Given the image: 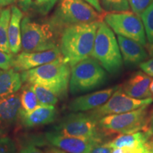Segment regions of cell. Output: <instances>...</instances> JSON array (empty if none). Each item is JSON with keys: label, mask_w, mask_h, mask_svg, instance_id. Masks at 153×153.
<instances>
[{"label": "cell", "mask_w": 153, "mask_h": 153, "mask_svg": "<svg viewBox=\"0 0 153 153\" xmlns=\"http://www.w3.org/2000/svg\"><path fill=\"white\" fill-rule=\"evenodd\" d=\"M24 18V12L18 6L13 5L11 7V19L9 24L8 37L11 52L17 55L22 49V22Z\"/></svg>", "instance_id": "ac0fdd59"}, {"label": "cell", "mask_w": 153, "mask_h": 153, "mask_svg": "<svg viewBox=\"0 0 153 153\" xmlns=\"http://www.w3.org/2000/svg\"><path fill=\"white\" fill-rule=\"evenodd\" d=\"M153 99H137L126 94L119 87L111 98L102 106L95 108L89 113L97 120L109 115L120 114L136 110L143 106H148L152 104Z\"/></svg>", "instance_id": "30bf717a"}, {"label": "cell", "mask_w": 153, "mask_h": 153, "mask_svg": "<svg viewBox=\"0 0 153 153\" xmlns=\"http://www.w3.org/2000/svg\"><path fill=\"white\" fill-rule=\"evenodd\" d=\"M70 75L71 67L63 56L21 73L23 83L41 85L54 92L58 98L67 94Z\"/></svg>", "instance_id": "7a4b0ae2"}, {"label": "cell", "mask_w": 153, "mask_h": 153, "mask_svg": "<svg viewBox=\"0 0 153 153\" xmlns=\"http://www.w3.org/2000/svg\"><path fill=\"white\" fill-rule=\"evenodd\" d=\"M29 86L36 94L41 105L55 106L57 104L59 100L58 97L52 91L41 85H29Z\"/></svg>", "instance_id": "cb8c5ba5"}, {"label": "cell", "mask_w": 153, "mask_h": 153, "mask_svg": "<svg viewBox=\"0 0 153 153\" xmlns=\"http://www.w3.org/2000/svg\"><path fill=\"white\" fill-rule=\"evenodd\" d=\"M54 131L68 136L82 138L103 137L99 120L89 113L74 112L65 115L55 126Z\"/></svg>", "instance_id": "ba28073f"}, {"label": "cell", "mask_w": 153, "mask_h": 153, "mask_svg": "<svg viewBox=\"0 0 153 153\" xmlns=\"http://www.w3.org/2000/svg\"><path fill=\"white\" fill-rule=\"evenodd\" d=\"M150 130L151 131H152V133H153V115L152 116V118H151V124H150Z\"/></svg>", "instance_id": "f35d334b"}, {"label": "cell", "mask_w": 153, "mask_h": 153, "mask_svg": "<svg viewBox=\"0 0 153 153\" xmlns=\"http://www.w3.org/2000/svg\"><path fill=\"white\" fill-rule=\"evenodd\" d=\"M107 79L105 69L89 57L71 68L69 89L72 94L91 91L104 85Z\"/></svg>", "instance_id": "8992f818"}, {"label": "cell", "mask_w": 153, "mask_h": 153, "mask_svg": "<svg viewBox=\"0 0 153 153\" xmlns=\"http://www.w3.org/2000/svg\"><path fill=\"white\" fill-rule=\"evenodd\" d=\"M22 83L21 74L14 69L0 70V100L18 92Z\"/></svg>", "instance_id": "d6986e66"}, {"label": "cell", "mask_w": 153, "mask_h": 153, "mask_svg": "<svg viewBox=\"0 0 153 153\" xmlns=\"http://www.w3.org/2000/svg\"><path fill=\"white\" fill-rule=\"evenodd\" d=\"M101 14L84 0H58L49 22L60 35L65 28L77 24L103 22Z\"/></svg>", "instance_id": "3957f363"}, {"label": "cell", "mask_w": 153, "mask_h": 153, "mask_svg": "<svg viewBox=\"0 0 153 153\" xmlns=\"http://www.w3.org/2000/svg\"><path fill=\"white\" fill-rule=\"evenodd\" d=\"M147 106L120 114L106 116L99 120V126L105 135L132 134L141 130L148 131Z\"/></svg>", "instance_id": "52a82bcc"}, {"label": "cell", "mask_w": 153, "mask_h": 153, "mask_svg": "<svg viewBox=\"0 0 153 153\" xmlns=\"http://www.w3.org/2000/svg\"><path fill=\"white\" fill-rule=\"evenodd\" d=\"M45 142L67 153H89L96 145L102 143V137L82 138L63 135L53 131L44 134Z\"/></svg>", "instance_id": "8fae6325"}, {"label": "cell", "mask_w": 153, "mask_h": 153, "mask_svg": "<svg viewBox=\"0 0 153 153\" xmlns=\"http://www.w3.org/2000/svg\"><path fill=\"white\" fill-rule=\"evenodd\" d=\"M57 116V110L55 106L40 105L30 112L21 111L19 122L26 128H31L51 123Z\"/></svg>", "instance_id": "9a60e30c"}, {"label": "cell", "mask_w": 153, "mask_h": 153, "mask_svg": "<svg viewBox=\"0 0 153 153\" xmlns=\"http://www.w3.org/2000/svg\"><path fill=\"white\" fill-rule=\"evenodd\" d=\"M152 79L145 72L138 71L134 73L123 85V92L132 98L145 99L151 97L150 85Z\"/></svg>", "instance_id": "2e32d148"}, {"label": "cell", "mask_w": 153, "mask_h": 153, "mask_svg": "<svg viewBox=\"0 0 153 153\" xmlns=\"http://www.w3.org/2000/svg\"><path fill=\"white\" fill-rule=\"evenodd\" d=\"M128 2L132 11L140 16L143 11L153 2V0H128Z\"/></svg>", "instance_id": "f1b7e54d"}, {"label": "cell", "mask_w": 153, "mask_h": 153, "mask_svg": "<svg viewBox=\"0 0 153 153\" xmlns=\"http://www.w3.org/2000/svg\"><path fill=\"white\" fill-rule=\"evenodd\" d=\"M151 153H153V151H152V152H151Z\"/></svg>", "instance_id": "60d3db41"}, {"label": "cell", "mask_w": 153, "mask_h": 153, "mask_svg": "<svg viewBox=\"0 0 153 153\" xmlns=\"http://www.w3.org/2000/svg\"><path fill=\"white\" fill-rule=\"evenodd\" d=\"M150 93H151V97H152V99H153V79L152 80V82H151V83H150Z\"/></svg>", "instance_id": "74e56055"}, {"label": "cell", "mask_w": 153, "mask_h": 153, "mask_svg": "<svg viewBox=\"0 0 153 153\" xmlns=\"http://www.w3.org/2000/svg\"><path fill=\"white\" fill-rule=\"evenodd\" d=\"M153 151V136L146 143L128 148L113 150L111 153H151Z\"/></svg>", "instance_id": "4316f807"}, {"label": "cell", "mask_w": 153, "mask_h": 153, "mask_svg": "<svg viewBox=\"0 0 153 153\" xmlns=\"http://www.w3.org/2000/svg\"><path fill=\"white\" fill-rule=\"evenodd\" d=\"M59 34L49 21L39 22L28 16L22 22V44L24 52H42L58 48Z\"/></svg>", "instance_id": "277c9868"}, {"label": "cell", "mask_w": 153, "mask_h": 153, "mask_svg": "<svg viewBox=\"0 0 153 153\" xmlns=\"http://www.w3.org/2000/svg\"><path fill=\"white\" fill-rule=\"evenodd\" d=\"M11 19V8L7 7L1 10L0 15V51L12 54L9 43L8 29Z\"/></svg>", "instance_id": "7402d4cb"}, {"label": "cell", "mask_w": 153, "mask_h": 153, "mask_svg": "<svg viewBox=\"0 0 153 153\" xmlns=\"http://www.w3.org/2000/svg\"><path fill=\"white\" fill-rule=\"evenodd\" d=\"M20 100L22 109L24 112H30L40 106L36 94L28 84H26L20 92Z\"/></svg>", "instance_id": "603a6c76"}, {"label": "cell", "mask_w": 153, "mask_h": 153, "mask_svg": "<svg viewBox=\"0 0 153 153\" xmlns=\"http://www.w3.org/2000/svg\"><path fill=\"white\" fill-rule=\"evenodd\" d=\"M102 9L106 13L129 11L128 0H100Z\"/></svg>", "instance_id": "d4e9b609"}, {"label": "cell", "mask_w": 153, "mask_h": 153, "mask_svg": "<svg viewBox=\"0 0 153 153\" xmlns=\"http://www.w3.org/2000/svg\"><path fill=\"white\" fill-rule=\"evenodd\" d=\"M153 136V133L150 129L144 132H137L132 134H123L115 137L110 142L107 143L108 146L113 150L118 148H128L141 143H146Z\"/></svg>", "instance_id": "ffe728a7"}, {"label": "cell", "mask_w": 153, "mask_h": 153, "mask_svg": "<svg viewBox=\"0 0 153 153\" xmlns=\"http://www.w3.org/2000/svg\"><path fill=\"white\" fill-rule=\"evenodd\" d=\"M148 51L151 56L153 57V44H150V46L148 47Z\"/></svg>", "instance_id": "8d00e7d4"}, {"label": "cell", "mask_w": 153, "mask_h": 153, "mask_svg": "<svg viewBox=\"0 0 153 153\" xmlns=\"http://www.w3.org/2000/svg\"><path fill=\"white\" fill-rule=\"evenodd\" d=\"M147 39L150 44H153V2L141 14Z\"/></svg>", "instance_id": "484cf974"}, {"label": "cell", "mask_w": 153, "mask_h": 153, "mask_svg": "<svg viewBox=\"0 0 153 153\" xmlns=\"http://www.w3.org/2000/svg\"><path fill=\"white\" fill-rule=\"evenodd\" d=\"M45 152L46 153H67L65 152H64L63 150H61L60 149L55 148V147H48L45 149Z\"/></svg>", "instance_id": "e575fe53"}, {"label": "cell", "mask_w": 153, "mask_h": 153, "mask_svg": "<svg viewBox=\"0 0 153 153\" xmlns=\"http://www.w3.org/2000/svg\"><path fill=\"white\" fill-rule=\"evenodd\" d=\"M86 2L89 4L91 7H93L96 10H97L99 14H105L106 12L104 11V9H102V7H101L100 0H84Z\"/></svg>", "instance_id": "836d02e7"}, {"label": "cell", "mask_w": 153, "mask_h": 153, "mask_svg": "<svg viewBox=\"0 0 153 153\" xmlns=\"http://www.w3.org/2000/svg\"><path fill=\"white\" fill-rule=\"evenodd\" d=\"M62 56L59 48L42 52H24L14 55L12 68L17 72H24L50 63Z\"/></svg>", "instance_id": "7c38bea8"}, {"label": "cell", "mask_w": 153, "mask_h": 153, "mask_svg": "<svg viewBox=\"0 0 153 153\" xmlns=\"http://www.w3.org/2000/svg\"><path fill=\"white\" fill-rule=\"evenodd\" d=\"M99 23L74 25L62 31L58 48L71 68L91 56Z\"/></svg>", "instance_id": "6da1fadb"}, {"label": "cell", "mask_w": 153, "mask_h": 153, "mask_svg": "<svg viewBox=\"0 0 153 153\" xmlns=\"http://www.w3.org/2000/svg\"><path fill=\"white\" fill-rule=\"evenodd\" d=\"M0 153H18L14 141L9 137H0Z\"/></svg>", "instance_id": "f546056e"}, {"label": "cell", "mask_w": 153, "mask_h": 153, "mask_svg": "<svg viewBox=\"0 0 153 153\" xmlns=\"http://www.w3.org/2000/svg\"><path fill=\"white\" fill-rule=\"evenodd\" d=\"M57 1L58 0H18L17 4L25 14L46 16Z\"/></svg>", "instance_id": "44dd1931"}, {"label": "cell", "mask_w": 153, "mask_h": 153, "mask_svg": "<svg viewBox=\"0 0 153 153\" xmlns=\"http://www.w3.org/2000/svg\"><path fill=\"white\" fill-rule=\"evenodd\" d=\"M16 0H0V7H5L13 4Z\"/></svg>", "instance_id": "d590c367"}, {"label": "cell", "mask_w": 153, "mask_h": 153, "mask_svg": "<svg viewBox=\"0 0 153 153\" xmlns=\"http://www.w3.org/2000/svg\"><path fill=\"white\" fill-rule=\"evenodd\" d=\"M122 58L127 65H137L143 62L148 57V53L143 45L133 40L118 36Z\"/></svg>", "instance_id": "e0dca14e"}, {"label": "cell", "mask_w": 153, "mask_h": 153, "mask_svg": "<svg viewBox=\"0 0 153 153\" xmlns=\"http://www.w3.org/2000/svg\"><path fill=\"white\" fill-rule=\"evenodd\" d=\"M45 145V142L41 137H38L37 139L32 140V141L22 143V146L19 149L18 153H46L42 151L41 149L36 148V145Z\"/></svg>", "instance_id": "83f0119b"}, {"label": "cell", "mask_w": 153, "mask_h": 153, "mask_svg": "<svg viewBox=\"0 0 153 153\" xmlns=\"http://www.w3.org/2000/svg\"><path fill=\"white\" fill-rule=\"evenodd\" d=\"M104 22L118 36L130 38L141 45L147 44L146 33L140 16L133 11L106 13Z\"/></svg>", "instance_id": "9c48e42d"}, {"label": "cell", "mask_w": 153, "mask_h": 153, "mask_svg": "<svg viewBox=\"0 0 153 153\" xmlns=\"http://www.w3.org/2000/svg\"><path fill=\"white\" fill-rule=\"evenodd\" d=\"M140 68L145 73L150 76H153V57L140 64Z\"/></svg>", "instance_id": "1f68e13d"}, {"label": "cell", "mask_w": 153, "mask_h": 153, "mask_svg": "<svg viewBox=\"0 0 153 153\" xmlns=\"http://www.w3.org/2000/svg\"><path fill=\"white\" fill-rule=\"evenodd\" d=\"M14 58V54H9L0 51V69L2 70H8L12 68Z\"/></svg>", "instance_id": "4dcf8cb0"}, {"label": "cell", "mask_w": 153, "mask_h": 153, "mask_svg": "<svg viewBox=\"0 0 153 153\" xmlns=\"http://www.w3.org/2000/svg\"><path fill=\"white\" fill-rule=\"evenodd\" d=\"M21 111L19 91L0 100V137L5 136L19 122Z\"/></svg>", "instance_id": "4fadbf2b"}, {"label": "cell", "mask_w": 153, "mask_h": 153, "mask_svg": "<svg viewBox=\"0 0 153 153\" xmlns=\"http://www.w3.org/2000/svg\"><path fill=\"white\" fill-rule=\"evenodd\" d=\"M113 149L106 143H101L97 145L89 151V153H111Z\"/></svg>", "instance_id": "d6a6232c"}, {"label": "cell", "mask_w": 153, "mask_h": 153, "mask_svg": "<svg viewBox=\"0 0 153 153\" xmlns=\"http://www.w3.org/2000/svg\"><path fill=\"white\" fill-rule=\"evenodd\" d=\"M119 87L116 86L76 97L68 104V110L72 112L92 111L104 105Z\"/></svg>", "instance_id": "5bb4252c"}, {"label": "cell", "mask_w": 153, "mask_h": 153, "mask_svg": "<svg viewBox=\"0 0 153 153\" xmlns=\"http://www.w3.org/2000/svg\"><path fill=\"white\" fill-rule=\"evenodd\" d=\"M1 7H0V15H1Z\"/></svg>", "instance_id": "ab89813d"}, {"label": "cell", "mask_w": 153, "mask_h": 153, "mask_svg": "<svg viewBox=\"0 0 153 153\" xmlns=\"http://www.w3.org/2000/svg\"><path fill=\"white\" fill-rule=\"evenodd\" d=\"M109 73L118 72L123 65V58L114 32L104 22L99 24L91 56Z\"/></svg>", "instance_id": "5b68a950"}]
</instances>
